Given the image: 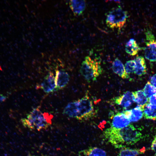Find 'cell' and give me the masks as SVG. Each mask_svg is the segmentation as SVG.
I'll list each match as a JSON object with an SVG mask.
<instances>
[{
    "instance_id": "6da1fadb",
    "label": "cell",
    "mask_w": 156,
    "mask_h": 156,
    "mask_svg": "<svg viewBox=\"0 0 156 156\" xmlns=\"http://www.w3.org/2000/svg\"><path fill=\"white\" fill-rule=\"evenodd\" d=\"M103 136L115 148H122L133 145L142 138V133L133 125L130 124L121 129L110 127L103 132Z\"/></svg>"
},
{
    "instance_id": "7a4b0ae2",
    "label": "cell",
    "mask_w": 156,
    "mask_h": 156,
    "mask_svg": "<svg viewBox=\"0 0 156 156\" xmlns=\"http://www.w3.org/2000/svg\"><path fill=\"white\" fill-rule=\"evenodd\" d=\"M53 116L48 113L42 112L38 108L33 109L26 118L21 121L23 126L31 130L40 131L47 129L52 123Z\"/></svg>"
},
{
    "instance_id": "3957f363",
    "label": "cell",
    "mask_w": 156,
    "mask_h": 156,
    "mask_svg": "<svg viewBox=\"0 0 156 156\" xmlns=\"http://www.w3.org/2000/svg\"><path fill=\"white\" fill-rule=\"evenodd\" d=\"M80 72L85 79L90 82L96 80L102 73L103 69L99 62L87 56L81 64Z\"/></svg>"
},
{
    "instance_id": "277c9868",
    "label": "cell",
    "mask_w": 156,
    "mask_h": 156,
    "mask_svg": "<svg viewBox=\"0 0 156 156\" xmlns=\"http://www.w3.org/2000/svg\"><path fill=\"white\" fill-rule=\"evenodd\" d=\"M128 17L127 12L120 6L111 10L106 17V22L111 28H120L125 23Z\"/></svg>"
},
{
    "instance_id": "5b68a950",
    "label": "cell",
    "mask_w": 156,
    "mask_h": 156,
    "mask_svg": "<svg viewBox=\"0 0 156 156\" xmlns=\"http://www.w3.org/2000/svg\"><path fill=\"white\" fill-rule=\"evenodd\" d=\"M78 114L77 119L81 121L93 118L96 114L92 102L88 95L78 100Z\"/></svg>"
},
{
    "instance_id": "8992f818",
    "label": "cell",
    "mask_w": 156,
    "mask_h": 156,
    "mask_svg": "<svg viewBox=\"0 0 156 156\" xmlns=\"http://www.w3.org/2000/svg\"><path fill=\"white\" fill-rule=\"evenodd\" d=\"M146 46L144 50L145 57L151 62H156V39L151 32H146Z\"/></svg>"
},
{
    "instance_id": "52a82bcc",
    "label": "cell",
    "mask_w": 156,
    "mask_h": 156,
    "mask_svg": "<svg viewBox=\"0 0 156 156\" xmlns=\"http://www.w3.org/2000/svg\"><path fill=\"white\" fill-rule=\"evenodd\" d=\"M110 125L112 127L121 129L125 127L130 124L129 119L123 112H118L112 115Z\"/></svg>"
},
{
    "instance_id": "ba28073f",
    "label": "cell",
    "mask_w": 156,
    "mask_h": 156,
    "mask_svg": "<svg viewBox=\"0 0 156 156\" xmlns=\"http://www.w3.org/2000/svg\"><path fill=\"white\" fill-rule=\"evenodd\" d=\"M113 100L115 104L122 106L124 109L128 108L134 102L132 92L129 91L114 98Z\"/></svg>"
},
{
    "instance_id": "9c48e42d",
    "label": "cell",
    "mask_w": 156,
    "mask_h": 156,
    "mask_svg": "<svg viewBox=\"0 0 156 156\" xmlns=\"http://www.w3.org/2000/svg\"><path fill=\"white\" fill-rule=\"evenodd\" d=\"M40 86L46 93L52 92L56 90L55 77L52 72H49L45 77Z\"/></svg>"
},
{
    "instance_id": "30bf717a",
    "label": "cell",
    "mask_w": 156,
    "mask_h": 156,
    "mask_svg": "<svg viewBox=\"0 0 156 156\" xmlns=\"http://www.w3.org/2000/svg\"><path fill=\"white\" fill-rule=\"evenodd\" d=\"M70 77L68 73L63 70H57L55 76L56 90L62 89L68 84Z\"/></svg>"
},
{
    "instance_id": "8fae6325",
    "label": "cell",
    "mask_w": 156,
    "mask_h": 156,
    "mask_svg": "<svg viewBox=\"0 0 156 156\" xmlns=\"http://www.w3.org/2000/svg\"><path fill=\"white\" fill-rule=\"evenodd\" d=\"M112 69L116 74L124 79H127L129 76L125 70V66L122 62L117 58H116L112 63Z\"/></svg>"
},
{
    "instance_id": "7c38bea8",
    "label": "cell",
    "mask_w": 156,
    "mask_h": 156,
    "mask_svg": "<svg viewBox=\"0 0 156 156\" xmlns=\"http://www.w3.org/2000/svg\"><path fill=\"white\" fill-rule=\"evenodd\" d=\"M134 60L135 63L134 73L140 76L145 75L146 73L147 69L144 57L141 56H138Z\"/></svg>"
},
{
    "instance_id": "4fadbf2b",
    "label": "cell",
    "mask_w": 156,
    "mask_h": 156,
    "mask_svg": "<svg viewBox=\"0 0 156 156\" xmlns=\"http://www.w3.org/2000/svg\"><path fill=\"white\" fill-rule=\"evenodd\" d=\"M123 112L131 122H137L143 116V112L138 106L132 109L126 110Z\"/></svg>"
},
{
    "instance_id": "5bb4252c",
    "label": "cell",
    "mask_w": 156,
    "mask_h": 156,
    "mask_svg": "<svg viewBox=\"0 0 156 156\" xmlns=\"http://www.w3.org/2000/svg\"><path fill=\"white\" fill-rule=\"evenodd\" d=\"M78 101L68 103L64 108L63 113L68 116L77 119L78 114Z\"/></svg>"
},
{
    "instance_id": "9a60e30c",
    "label": "cell",
    "mask_w": 156,
    "mask_h": 156,
    "mask_svg": "<svg viewBox=\"0 0 156 156\" xmlns=\"http://www.w3.org/2000/svg\"><path fill=\"white\" fill-rule=\"evenodd\" d=\"M134 101L140 107L143 112L144 106L148 103V98L143 90H140L132 92Z\"/></svg>"
},
{
    "instance_id": "2e32d148",
    "label": "cell",
    "mask_w": 156,
    "mask_h": 156,
    "mask_svg": "<svg viewBox=\"0 0 156 156\" xmlns=\"http://www.w3.org/2000/svg\"><path fill=\"white\" fill-rule=\"evenodd\" d=\"M69 3L71 9L77 15L82 14L86 8V2L84 0H71Z\"/></svg>"
},
{
    "instance_id": "e0dca14e",
    "label": "cell",
    "mask_w": 156,
    "mask_h": 156,
    "mask_svg": "<svg viewBox=\"0 0 156 156\" xmlns=\"http://www.w3.org/2000/svg\"><path fill=\"white\" fill-rule=\"evenodd\" d=\"M145 150L144 147L140 149H136L125 147L121 148L118 156H137L144 153Z\"/></svg>"
},
{
    "instance_id": "ac0fdd59",
    "label": "cell",
    "mask_w": 156,
    "mask_h": 156,
    "mask_svg": "<svg viewBox=\"0 0 156 156\" xmlns=\"http://www.w3.org/2000/svg\"><path fill=\"white\" fill-rule=\"evenodd\" d=\"M143 116L146 119L156 120V105L146 104L143 109Z\"/></svg>"
},
{
    "instance_id": "d6986e66",
    "label": "cell",
    "mask_w": 156,
    "mask_h": 156,
    "mask_svg": "<svg viewBox=\"0 0 156 156\" xmlns=\"http://www.w3.org/2000/svg\"><path fill=\"white\" fill-rule=\"evenodd\" d=\"M140 47L133 39H131L125 45V51L129 55L134 56L138 53L140 50Z\"/></svg>"
},
{
    "instance_id": "ffe728a7",
    "label": "cell",
    "mask_w": 156,
    "mask_h": 156,
    "mask_svg": "<svg viewBox=\"0 0 156 156\" xmlns=\"http://www.w3.org/2000/svg\"><path fill=\"white\" fill-rule=\"evenodd\" d=\"M80 152L86 156H106V153L104 151L96 147H90Z\"/></svg>"
},
{
    "instance_id": "44dd1931",
    "label": "cell",
    "mask_w": 156,
    "mask_h": 156,
    "mask_svg": "<svg viewBox=\"0 0 156 156\" xmlns=\"http://www.w3.org/2000/svg\"><path fill=\"white\" fill-rule=\"evenodd\" d=\"M143 90L148 98L156 94V88L153 86L149 81L146 83Z\"/></svg>"
},
{
    "instance_id": "7402d4cb",
    "label": "cell",
    "mask_w": 156,
    "mask_h": 156,
    "mask_svg": "<svg viewBox=\"0 0 156 156\" xmlns=\"http://www.w3.org/2000/svg\"><path fill=\"white\" fill-rule=\"evenodd\" d=\"M135 66L134 60H130L127 62L125 67L127 73L129 74L134 72Z\"/></svg>"
},
{
    "instance_id": "603a6c76",
    "label": "cell",
    "mask_w": 156,
    "mask_h": 156,
    "mask_svg": "<svg viewBox=\"0 0 156 156\" xmlns=\"http://www.w3.org/2000/svg\"><path fill=\"white\" fill-rule=\"evenodd\" d=\"M148 103L153 105H156V94L148 98Z\"/></svg>"
},
{
    "instance_id": "cb8c5ba5",
    "label": "cell",
    "mask_w": 156,
    "mask_h": 156,
    "mask_svg": "<svg viewBox=\"0 0 156 156\" xmlns=\"http://www.w3.org/2000/svg\"><path fill=\"white\" fill-rule=\"evenodd\" d=\"M151 148L152 151L154 152L156 151V133L154 137L151 145Z\"/></svg>"
},
{
    "instance_id": "d4e9b609",
    "label": "cell",
    "mask_w": 156,
    "mask_h": 156,
    "mask_svg": "<svg viewBox=\"0 0 156 156\" xmlns=\"http://www.w3.org/2000/svg\"><path fill=\"white\" fill-rule=\"evenodd\" d=\"M150 81L151 84L156 88V73L151 77Z\"/></svg>"
},
{
    "instance_id": "484cf974",
    "label": "cell",
    "mask_w": 156,
    "mask_h": 156,
    "mask_svg": "<svg viewBox=\"0 0 156 156\" xmlns=\"http://www.w3.org/2000/svg\"><path fill=\"white\" fill-rule=\"evenodd\" d=\"M7 97L3 94H0V104L6 99Z\"/></svg>"
},
{
    "instance_id": "4316f807",
    "label": "cell",
    "mask_w": 156,
    "mask_h": 156,
    "mask_svg": "<svg viewBox=\"0 0 156 156\" xmlns=\"http://www.w3.org/2000/svg\"><path fill=\"white\" fill-rule=\"evenodd\" d=\"M155 153L154 154V156H156V151L155 152Z\"/></svg>"
},
{
    "instance_id": "83f0119b",
    "label": "cell",
    "mask_w": 156,
    "mask_h": 156,
    "mask_svg": "<svg viewBox=\"0 0 156 156\" xmlns=\"http://www.w3.org/2000/svg\"><path fill=\"white\" fill-rule=\"evenodd\" d=\"M28 156H36V155H28Z\"/></svg>"
}]
</instances>
